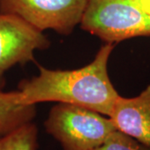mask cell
<instances>
[{
  "mask_svg": "<svg viewBox=\"0 0 150 150\" xmlns=\"http://www.w3.org/2000/svg\"><path fill=\"white\" fill-rule=\"evenodd\" d=\"M115 43H105L90 64L73 70L48 69L18 85V100L23 104L38 103H70L110 115L120 95L110 80L108 64Z\"/></svg>",
  "mask_w": 150,
  "mask_h": 150,
  "instance_id": "6da1fadb",
  "label": "cell"
},
{
  "mask_svg": "<svg viewBox=\"0 0 150 150\" xmlns=\"http://www.w3.org/2000/svg\"><path fill=\"white\" fill-rule=\"evenodd\" d=\"M44 127L64 150L96 149L117 129L108 116L64 103L50 109Z\"/></svg>",
  "mask_w": 150,
  "mask_h": 150,
  "instance_id": "7a4b0ae2",
  "label": "cell"
},
{
  "mask_svg": "<svg viewBox=\"0 0 150 150\" xmlns=\"http://www.w3.org/2000/svg\"><path fill=\"white\" fill-rule=\"evenodd\" d=\"M80 27L105 43H117L150 36V16L134 0H88Z\"/></svg>",
  "mask_w": 150,
  "mask_h": 150,
  "instance_id": "3957f363",
  "label": "cell"
},
{
  "mask_svg": "<svg viewBox=\"0 0 150 150\" xmlns=\"http://www.w3.org/2000/svg\"><path fill=\"white\" fill-rule=\"evenodd\" d=\"M88 0H0V13L18 17L43 32L70 35L79 25Z\"/></svg>",
  "mask_w": 150,
  "mask_h": 150,
  "instance_id": "277c9868",
  "label": "cell"
},
{
  "mask_svg": "<svg viewBox=\"0 0 150 150\" xmlns=\"http://www.w3.org/2000/svg\"><path fill=\"white\" fill-rule=\"evenodd\" d=\"M49 46L50 41L43 32L18 17L0 13V89L8 70L16 64L33 62L35 51Z\"/></svg>",
  "mask_w": 150,
  "mask_h": 150,
  "instance_id": "5b68a950",
  "label": "cell"
},
{
  "mask_svg": "<svg viewBox=\"0 0 150 150\" xmlns=\"http://www.w3.org/2000/svg\"><path fill=\"white\" fill-rule=\"evenodd\" d=\"M109 118L118 130L150 146V84L138 96L118 97Z\"/></svg>",
  "mask_w": 150,
  "mask_h": 150,
  "instance_id": "8992f818",
  "label": "cell"
},
{
  "mask_svg": "<svg viewBox=\"0 0 150 150\" xmlns=\"http://www.w3.org/2000/svg\"><path fill=\"white\" fill-rule=\"evenodd\" d=\"M36 115V105L23 104L18 100V92H4L0 89V136L28 123Z\"/></svg>",
  "mask_w": 150,
  "mask_h": 150,
  "instance_id": "52a82bcc",
  "label": "cell"
},
{
  "mask_svg": "<svg viewBox=\"0 0 150 150\" xmlns=\"http://www.w3.org/2000/svg\"><path fill=\"white\" fill-rule=\"evenodd\" d=\"M38 129L33 122L0 136V150H38Z\"/></svg>",
  "mask_w": 150,
  "mask_h": 150,
  "instance_id": "ba28073f",
  "label": "cell"
},
{
  "mask_svg": "<svg viewBox=\"0 0 150 150\" xmlns=\"http://www.w3.org/2000/svg\"><path fill=\"white\" fill-rule=\"evenodd\" d=\"M94 150H150V146L116 129Z\"/></svg>",
  "mask_w": 150,
  "mask_h": 150,
  "instance_id": "9c48e42d",
  "label": "cell"
},
{
  "mask_svg": "<svg viewBox=\"0 0 150 150\" xmlns=\"http://www.w3.org/2000/svg\"><path fill=\"white\" fill-rule=\"evenodd\" d=\"M135 5L150 16V0H134Z\"/></svg>",
  "mask_w": 150,
  "mask_h": 150,
  "instance_id": "30bf717a",
  "label": "cell"
}]
</instances>
